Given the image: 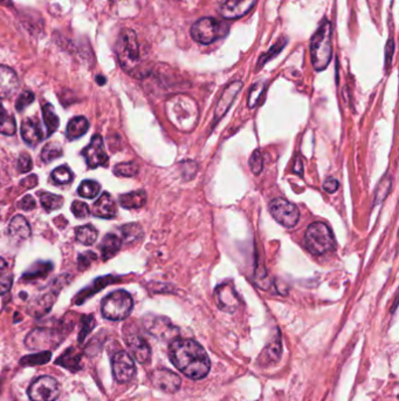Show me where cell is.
<instances>
[{
	"mask_svg": "<svg viewBox=\"0 0 399 401\" xmlns=\"http://www.w3.org/2000/svg\"><path fill=\"white\" fill-rule=\"evenodd\" d=\"M256 0H226L220 7L224 19H239L249 13L256 5Z\"/></svg>",
	"mask_w": 399,
	"mask_h": 401,
	"instance_id": "obj_16",
	"label": "cell"
},
{
	"mask_svg": "<svg viewBox=\"0 0 399 401\" xmlns=\"http://www.w3.org/2000/svg\"><path fill=\"white\" fill-rule=\"evenodd\" d=\"M16 131H17L16 120H14V117H12V115H8V117L0 124V133L5 134V135H13Z\"/></svg>",
	"mask_w": 399,
	"mask_h": 401,
	"instance_id": "obj_45",
	"label": "cell"
},
{
	"mask_svg": "<svg viewBox=\"0 0 399 401\" xmlns=\"http://www.w3.org/2000/svg\"><path fill=\"white\" fill-rule=\"evenodd\" d=\"M62 339L64 337L56 330L40 327L28 333L25 344L30 350L44 351L47 350L48 347H54L55 345L61 343Z\"/></svg>",
	"mask_w": 399,
	"mask_h": 401,
	"instance_id": "obj_9",
	"label": "cell"
},
{
	"mask_svg": "<svg viewBox=\"0 0 399 401\" xmlns=\"http://www.w3.org/2000/svg\"><path fill=\"white\" fill-rule=\"evenodd\" d=\"M144 326L149 333L158 338L174 336V332L177 331L169 319L165 317H156V315H147L144 318Z\"/></svg>",
	"mask_w": 399,
	"mask_h": 401,
	"instance_id": "obj_17",
	"label": "cell"
},
{
	"mask_svg": "<svg viewBox=\"0 0 399 401\" xmlns=\"http://www.w3.org/2000/svg\"><path fill=\"white\" fill-rule=\"evenodd\" d=\"M71 210H72L73 215L78 219H85L90 215L89 207L81 201H74L72 203V207H71Z\"/></svg>",
	"mask_w": 399,
	"mask_h": 401,
	"instance_id": "obj_43",
	"label": "cell"
},
{
	"mask_svg": "<svg viewBox=\"0 0 399 401\" xmlns=\"http://www.w3.org/2000/svg\"><path fill=\"white\" fill-rule=\"evenodd\" d=\"M21 136L26 144L35 147L44 139V134L38 121L26 119L21 124Z\"/></svg>",
	"mask_w": 399,
	"mask_h": 401,
	"instance_id": "obj_21",
	"label": "cell"
},
{
	"mask_svg": "<svg viewBox=\"0 0 399 401\" xmlns=\"http://www.w3.org/2000/svg\"><path fill=\"white\" fill-rule=\"evenodd\" d=\"M151 381L160 391L167 393L177 392L181 384V377L178 374L165 368L154 371V373L151 374Z\"/></svg>",
	"mask_w": 399,
	"mask_h": 401,
	"instance_id": "obj_13",
	"label": "cell"
},
{
	"mask_svg": "<svg viewBox=\"0 0 399 401\" xmlns=\"http://www.w3.org/2000/svg\"><path fill=\"white\" fill-rule=\"evenodd\" d=\"M89 122L85 117H73L67 126V137L69 140H76L88 132Z\"/></svg>",
	"mask_w": 399,
	"mask_h": 401,
	"instance_id": "obj_26",
	"label": "cell"
},
{
	"mask_svg": "<svg viewBox=\"0 0 399 401\" xmlns=\"http://www.w3.org/2000/svg\"><path fill=\"white\" fill-rule=\"evenodd\" d=\"M112 366H113L114 377L120 384H126L136 374V366L133 358L129 354L123 351L114 354Z\"/></svg>",
	"mask_w": 399,
	"mask_h": 401,
	"instance_id": "obj_11",
	"label": "cell"
},
{
	"mask_svg": "<svg viewBox=\"0 0 399 401\" xmlns=\"http://www.w3.org/2000/svg\"><path fill=\"white\" fill-rule=\"evenodd\" d=\"M38 183V178L35 175H31L30 178H26L21 181V187L25 189L33 188Z\"/></svg>",
	"mask_w": 399,
	"mask_h": 401,
	"instance_id": "obj_52",
	"label": "cell"
},
{
	"mask_svg": "<svg viewBox=\"0 0 399 401\" xmlns=\"http://www.w3.org/2000/svg\"><path fill=\"white\" fill-rule=\"evenodd\" d=\"M38 195L40 197L41 206L48 213L60 209L64 206V199H62L61 196L44 192H38Z\"/></svg>",
	"mask_w": 399,
	"mask_h": 401,
	"instance_id": "obj_28",
	"label": "cell"
},
{
	"mask_svg": "<svg viewBox=\"0 0 399 401\" xmlns=\"http://www.w3.org/2000/svg\"><path fill=\"white\" fill-rule=\"evenodd\" d=\"M268 210L274 220L288 229L297 226L300 220V210L287 199H274L268 204Z\"/></svg>",
	"mask_w": 399,
	"mask_h": 401,
	"instance_id": "obj_8",
	"label": "cell"
},
{
	"mask_svg": "<svg viewBox=\"0 0 399 401\" xmlns=\"http://www.w3.org/2000/svg\"><path fill=\"white\" fill-rule=\"evenodd\" d=\"M126 347L130 354L140 364L149 363L151 358V349L149 344L136 335H130L126 338Z\"/></svg>",
	"mask_w": 399,
	"mask_h": 401,
	"instance_id": "obj_18",
	"label": "cell"
},
{
	"mask_svg": "<svg viewBox=\"0 0 399 401\" xmlns=\"http://www.w3.org/2000/svg\"><path fill=\"white\" fill-rule=\"evenodd\" d=\"M287 40L286 38H281L280 39L279 42L277 44L274 45L273 47L270 48V51L265 53V54L261 57L259 62H258V69H261L267 62H270L272 59L275 58L278 54H279L280 52L282 51L283 47L286 46Z\"/></svg>",
	"mask_w": 399,
	"mask_h": 401,
	"instance_id": "obj_37",
	"label": "cell"
},
{
	"mask_svg": "<svg viewBox=\"0 0 399 401\" xmlns=\"http://www.w3.org/2000/svg\"><path fill=\"white\" fill-rule=\"evenodd\" d=\"M167 117L181 132H192L198 122L197 103L190 96L177 94L167 100Z\"/></svg>",
	"mask_w": 399,
	"mask_h": 401,
	"instance_id": "obj_2",
	"label": "cell"
},
{
	"mask_svg": "<svg viewBox=\"0 0 399 401\" xmlns=\"http://www.w3.org/2000/svg\"><path fill=\"white\" fill-rule=\"evenodd\" d=\"M117 54L121 67L130 74H135L141 65L140 45L136 33L126 28L121 32L117 42Z\"/></svg>",
	"mask_w": 399,
	"mask_h": 401,
	"instance_id": "obj_3",
	"label": "cell"
},
{
	"mask_svg": "<svg viewBox=\"0 0 399 401\" xmlns=\"http://www.w3.org/2000/svg\"><path fill=\"white\" fill-rule=\"evenodd\" d=\"M93 214L96 217L105 220H109L117 216V202L114 201L113 196L110 195L109 192H103L102 195L100 196V199L94 204Z\"/></svg>",
	"mask_w": 399,
	"mask_h": 401,
	"instance_id": "obj_20",
	"label": "cell"
},
{
	"mask_svg": "<svg viewBox=\"0 0 399 401\" xmlns=\"http://www.w3.org/2000/svg\"><path fill=\"white\" fill-rule=\"evenodd\" d=\"M171 363L181 373L193 380H199L210 372V358L206 351L192 339H174L169 347Z\"/></svg>",
	"mask_w": 399,
	"mask_h": 401,
	"instance_id": "obj_1",
	"label": "cell"
},
{
	"mask_svg": "<svg viewBox=\"0 0 399 401\" xmlns=\"http://www.w3.org/2000/svg\"><path fill=\"white\" fill-rule=\"evenodd\" d=\"M263 89H265V85L263 83H256V85H253L249 94V106L251 108H254L258 105L260 96L263 95Z\"/></svg>",
	"mask_w": 399,
	"mask_h": 401,
	"instance_id": "obj_42",
	"label": "cell"
},
{
	"mask_svg": "<svg viewBox=\"0 0 399 401\" xmlns=\"http://www.w3.org/2000/svg\"><path fill=\"white\" fill-rule=\"evenodd\" d=\"M100 192H101V185L97 182L93 181V180H85V181L82 182L81 185H79V189H78L79 195L83 199H95L96 196L99 195Z\"/></svg>",
	"mask_w": 399,
	"mask_h": 401,
	"instance_id": "obj_33",
	"label": "cell"
},
{
	"mask_svg": "<svg viewBox=\"0 0 399 401\" xmlns=\"http://www.w3.org/2000/svg\"><path fill=\"white\" fill-rule=\"evenodd\" d=\"M82 155L85 156V162H87L89 168H97V167L107 165V163H108V155L105 151L102 137L100 135H95L93 137L88 147L82 151Z\"/></svg>",
	"mask_w": 399,
	"mask_h": 401,
	"instance_id": "obj_12",
	"label": "cell"
},
{
	"mask_svg": "<svg viewBox=\"0 0 399 401\" xmlns=\"http://www.w3.org/2000/svg\"><path fill=\"white\" fill-rule=\"evenodd\" d=\"M11 286H12V274L7 272L5 260L0 258V296L10 291Z\"/></svg>",
	"mask_w": 399,
	"mask_h": 401,
	"instance_id": "obj_35",
	"label": "cell"
},
{
	"mask_svg": "<svg viewBox=\"0 0 399 401\" xmlns=\"http://www.w3.org/2000/svg\"><path fill=\"white\" fill-rule=\"evenodd\" d=\"M121 233H122V238L121 240L126 244L135 243V242L140 240L142 236H143L142 226L140 224H137V223H129V224L122 226Z\"/></svg>",
	"mask_w": 399,
	"mask_h": 401,
	"instance_id": "obj_27",
	"label": "cell"
},
{
	"mask_svg": "<svg viewBox=\"0 0 399 401\" xmlns=\"http://www.w3.org/2000/svg\"><path fill=\"white\" fill-rule=\"evenodd\" d=\"M5 1H7V0H0V3H5Z\"/></svg>",
	"mask_w": 399,
	"mask_h": 401,
	"instance_id": "obj_55",
	"label": "cell"
},
{
	"mask_svg": "<svg viewBox=\"0 0 399 401\" xmlns=\"http://www.w3.org/2000/svg\"><path fill=\"white\" fill-rule=\"evenodd\" d=\"M97 230L92 226V224H87V226H79L76 231V240H79L80 243L85 244V245H92L95 243L97 240Z\"/></svg>",
	"mask_w": 399,
	"mask_h": 401,
	"instance_id": "obj_30",
	"label": "cell"
},
{
	"mask_svg": "<svg viewBox=\"0 0 399 401\" xmlns=\"http://www.w3.org/2000/svg\"><path fill=\"white\" fill-rule=\"evenodd\" d=\"M242 88V81H233V83H230L229 86L224 89V92L222 93V96H220V99H219L218 103L215 106V121L220 120L229 112L230 107L232 106Z\"/></svg>",
	"mask_w": 399,
	"mask_h": 401,
	"instance_id": "obj_15",
	"label": "cell"
},
{
	"mask_svg": "<svg viewBox=\"0 0 399 401\" xmlns=\"http://www.w3.org/2000/svg\"><path fill=\"white\" fill-rule=\"evenodd\" d=\"M333 28L328 21H324L315 32L311 42V64L316 71L327 69L333 55V42H331Z\"/></svg>",
	"mask_w": 399,
	"mask_h": 401,
	"instance_id": "obj_4",
	"label": "cell"
},
{
	"mask_svg": "<svg viewBox=\"0 0 399 401\" xmlns=\"http://www.w3.org/2000/svg\"><path fill=\"white\" fill-rule=\"evenodd\" d=\"M338 182L335 180V178H327L326 182L323 183V189L326 192H329V194H333V192H336L338 190Z\"/></svg>",
	"mask_w": 399,
	"mask_h": 401,
	"instance_id": "obj_51",
	"label": "cell"
},
{
	"mask_svg": "<svg viewBox=\"0 0 399 401\" xmlns=\"http://www.w3.org/2000/svg\"><path fill=\"white\" fill-rule=\"evenodd\" d=\"M133 308V297L124 290H117L103 299L101 311L109 320H123L131 313Z\"/></svg>",
	"mask_w": 399,
	"mask_h": 401,
	"instance_id": "obj_7",
	"label": "cell"
},
{
	"mask_svg": "<svg viewBox=\"0 0 399 401\" xmlns=\"http://www.w3.org/2000/svg\"><path fill=\"white\" fill-rule=\"evenodd\" d=\"M230 31L225 21L215 18H201L191 28L192 38L199 44L208 45L224 38Z\"/></svg>",
	"mask_w": 399,
	"mask_h": 401,
	"instance_id": "obj_6",
	"label": "cell"
},
{
	"mask_svg": "<svg viewBox=\"0 0 399 401\" xmlns=\"http://www.w3.org/2000/svg\"><path fill=\"white\" fill-rule=\"evenodd\" d=\"M55 296L56 294H47V295L42 296L40 298L37 299L31 306L32 315H42L46 312L51 310L52 306L54 304Z\"/></svg>",
	"mask_w": 399,
	"mask_h": 401,
	"instance_id": "obj_29",
	"label": "cell"
},
{
	"mask_svg": "<svg viewBox=\"0 0 399 401\" xmlns=\"http://www.w3.org/2000/svg\"><path fill=\"white\" fill-rule=\"evenodd\" d=\"M42 117H44V126L47 128V134L52 135L58 129L60 120L55 113L54 108L49 103L44 105V108H42Z\"/></svg>",
	"mask_w": 399,
	"mask_h": 401,
	"instance_id": "obj_31",
	"label": "cell"
},
{
	"mask_svg": "<svg viewBox=\"0 0 399 401\" xmlns=\"http://www.w3.org/2000/svg\"><path fill=\"white\" fill-rule=\"evenodd\" d=\"M7 117H8V114H7L6 110H4V107L1 106V103H0V124H1Z\"/></svg>",
	"mask_w": 399,
	"mask_h": 401,
	"instance_id": "obj_53",
	"label": "cell"
},
{
	"mask_svg": "<svg viewBox=\"0 0 399 401\" xmlns=\"http://www.w3.org/2000/svg\"><path fill=\"white\" fill-rule=\"evenodd\" d=\"M33 101H35V94L26 91V92L21 93L20 96L18 98L17 103H16V108H17L18 112H21L26 107L30 106Z\"/></svg>",
	"mask_w": 399,
	"mask_h": 401,
	"instance_id": "obj_44",
	"label": "cell"
},
{
	"mask_svg": "<svg viewBox=\"0 0 399 401\" xmlns=\"http://www.w3.org/2000/svg\"><path fill=\"white\" fill-rule=\"evenodd\" d=\"M281 354H282V344H281V338H280V336H277L267 345L266 349L263 350L261 356H260V363H277V361H279Z\"/></svg>",
	"mask_w": 399,
	"mask_h": 401,
	"instance_id": "obj_25",
	"label": "cell"
},
{
	"mask_svg": "<svg viewBox=\"0 0 399 401\" xmlns=\"http://www.w3.org/2000/svg\"><path fill=\"white\" fill-rule=\"evenodd\" d=\"M94 318H93L92 315H88V317H85L83 318V324H82V331L80 333V340H83L87 335H88L90 331H92L93 327H94Z\"/></svg>",
	"mask_w": 399,
	"mask_h": 401,
	"instance_id": "obj_49",
	"label": "cell"
},
{
	"mask_svg": "<svg viewBox=\"0 0 399 401\" xmlns=\"http://www.w3.org/2000/svg\"><path fill=\"white\" fill-rule=\"evenodd\" d=\"M59 395L58 381L48 376L39 378L28 388V397L32 401H55Z\"/></svg>",
	"mask_w": 399,
	"mask_h": 401,
	"instance_id": "obj_10",
	"label": "cell"
},
{
	"mask_svg": "<svg viewBox=\"0 0 399 401\" xmlns=\"http://www.w3.org/2000/svg\"><path fill=\"white\" fill-rule=\"evenodd\" d=\"M52 178L59 185H67V183H71L73 181L74 174H73L69 167L61 165V167H58V168L53 170Z\"/></svg>",
	"mask_w": 399,
	"mask_h": 401,
	"instance_id": "obj_36",
	"label": "cell"
},
{
	"mask_svg": "<svg viewBox=\"0 0 399 401\" xmlns=\"http://www.w3.org/2000/svg\"><path fill=\"white\" fill-rule=\"evenodd\" d=\"M62 153H64V151H62L61 144L55 142V141H52L42 148L41 160L48 163V162L54 161L55 158H61Z\"/></svg>",
	"mask_w": 399,
	"mask_h": 401,
	"instance_id": "obj_32",
	"label": "cell"
},
{
	"mask_svg": "<svg viewBox=\"0 0 399 401\" xmlns=\"http://www.w3.org/2000/svg\"><path fill=\"white\" fill-rule=\"evenodd\" d=\"M33 168L32 158L26 153H23L18 158V170L20 173H28Z\"/></svg>",
	"mask_w": 399,
	"mask_h": 401,
	"instance_id": "obj_46",
	"label": "cell"
},
{
	"mask_svg": "<svg viewBox=\"0 0 399 401\" xmlns=\"http://www.w3.org/2000/svg\"><path fill=\"white\" fill-rule=\"evenodd\" d=\"M79 359L80 356L76 354H71V349L66 351L65 354H62L60 359L56 360V364H60L61 366L67 367L69 370L76 371L79 370Z\"/></svg>",
	"mask_w": 399,
	"mask_h": 401,
	"instance_id": "obj_40",
	"label": "cell"
},
{
	"mask_svg": "<svg viewBox=\"0 0 399 401\" xmlns=\"http://www.w3.org/2000/svg\"><path fill=\"white\" fill-rule=\"evenodd\" d=\"M19 87V79L13 69L6 66H0V99H6L13 95Z\"/></svg>",
	"mask_w": 399,
	"mask_h": 401,
	"instance_id": "obj_19",
	"label": "cell"
},
{
	"mask_svg": "<svg viewBox=\"0 0 399 401\" xmlns=\"http://www.w3.org/2000/svg\"><path fill=\"white\" fill-rule=\"evenodd\" d=\"M96 255L93 254L92 251H87L85 254H81L79 256V261H78V265H79V270H85L89 265H92L93 261H95Z\"/></svg>",
	"mask_w": 399,
	"mask_h": 401,
	"instance_id": "obj_47",
	"label": "cell"
},
{
	"mask_svg": "<svg viewBox=\"0 0 399 401\" xmlns=\"http://www.w3.org/2000/svg\"><path fill=\"white\" fill-rule=\"evenodd\" d=\"M393 51H395V42L393 38H390L386 42V66L389 67L393 62Z\"/></svg>",
	"mask_w": 399,
	"mask_h": 401,
	"instance_id": "obj_50",
	"label": "cell"
},
{
	"mask_svg": "<svg viewBox=\"0 0 399 401\" xmlns=\"http://www.w3.org/2000/svg\"><path fill=\"white\" fill-rule=\"evenodd\" d=\"M114 173H115V175L121 176V178H131L138 173V165L133 162L119 163V165H115Z\"/></svg>",
	"mask_w": 399,
	"mask_h": 401,
	"instance_id": "obj_39",
	"label": "cell"
},
{
	"mask_svg": "<svg viewBox=\"0 0 399 401\" xmlns=\"http://www.w3.org/2000/svg\"><path fill=\"white\" fill-rule=\"evenodd\" d=\"M215 299L219 309L222 311L233 313L239 308V298L231 284H222L218 286L215 292Z\"/></svg>",
	"mask_w": 399,
	"mask_h": 401,
	"instance_id": "obj_14",
	"label": "cell"
},
{
	"mask_svg": "<svg viewBox=\"0 0 399 401\" xmlns=\"http://www.w3.org/2000/svg\"><path fill=\"white\" fill-rule=\"evenodd\" d=\"M37 207L35 199L31 195H26L20 199V202L18 203V208L25 211H31Z\"/></svg>",
	"mask_w": 399,
	"mask_h": 401,
	"instance_id": "obj_48",
	"label": "cell"
},
{
	"mask_svg": "<svg viewBox=\"0 0 399 401\" xmlns=\"http://www.w3.org/2000/svg\"><path fill=\"white\" fill-rule=\"evenodd\" d=\"M96 80H97L99 85H105L106 83V78H103V76H99L96 78Z\"/></svg>",
	"mask_w": 399,
	"mask_h": 401,
	"instance_id": "obj_54",
	"label": "cell"
},
{
	"mask_svg": "<svg viewBox=\"0 0 399 401\" xmlns=\"http://www.w3.org/2000/svg\"><path fill=\"white\" fill-rule=\"evenodd\" d=\"M51 359V352L42 351L41 354H35V356H25L21 359V365L23 366H37V365H44L48 363Z\"/></svg>",
	"mask_w": 399,
	"mask_h": 401,
	"instance_id": "obj_38",
	"label": "cell"
},
{
	"mask_svg": "<svg viewBox=\"0 0 399 401\" xmlns=\"http://www.w3.org/2000/svg\"><path fill=\"white\" fill-rule=\"evenodd\" d=\"M53 269L52 263H44V262H38L35 265H32L24 274V279H35V278L44 277L48 272Z\"/></svg>",
	"mask_w": 399,
	"mask_h": 401,
	"instance_id": "obj_34",
	"label": "cell"
},
{
	"mask_svg": "<svg viewBox=\"0 0 399 401\" xmlns=\"http://www.w3.org/2000/svg\"><path fill=\"white\" fill-rule=\"evenodd\" d=\"M8 233L12 240H25L31 236V226L24 216L17 215L11 220Z\"/></svg>",
	"mask_w": 399,
	"mask_h": 401,
	"instance_id": "obj_22",
	"label": "cell"
},
{
	"mask_svg": "<svg viewBox=\"0 0 399 401\" xmlns=\"http://www.w3.org/2000/svg\"><path fill=\"white\" fill-rule=\"evenodd\" d=\"M121 245H122V240L121 237L114 235V233H108L105 240L101 243V255L105 261H108L110 258H113L115 255L120 251Z\"/></svg>",
	"mask_w": 399,
	"mask_h": 401,
	"instance_id": "obj_24",
	"label": "cell"
},
{
	"mask_svg": "<svg viewBox=\"0 0 399 401\" xmlns=\"http://www.w3.org/2000/svg\"><path fill=\"white\" fill-rule=\"evenodd\" d=\"M304 244L311 255L322 256L334 250V235L326 223H311L304 233Z\"/></svg>",
	"mask_w": 399,
	"mask_h": 401,
	"instance_id": "obj_5",
	"label": "cell"
},
{
	"mask_svg": "<svg viewBox=\"0 0 399 401\" xmlns=\"http://www.w3.org/2000/svg\"><path fill=\"white\" fill-rule=\"evenodd\" d=\"M119 199L124 209H140L147 203V194L143 190H137V192L123 194Z\"/></svg>",
	"mask_w": 399,
	"mask_h": 401,
	"instance_id": "obj_23",
	"label": "cell"
},
{
	"mask_svg": "<svg viewBox=\"0 0 399 401\" xmlns=\"http://www.w3.org/2000/svg\"><path fill=\"white\" fill-rule=\"evenodd\" d=\"M249 168L252 170L253 174H256V175L263 172V158L261 151H253L252 156L249 158Z\"/></svg>",
	"mask_w": 399,
	"mask_h": 401,
	"instance_id": "obj_41",
	"label": "cell"
}]
</instances>
